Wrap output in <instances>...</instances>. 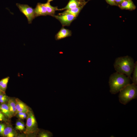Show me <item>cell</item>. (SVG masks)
I'll return each instance as SVG.
<instances>
[{"label":"cell","instance_id":"6da1fadb","mask_svg":"<svg viewBox=\"0 0 137 137\" xmlns=\"http://www.w3.org/2000/svg\"><path fill=\"white\" fill-rule=\"evenodd\" d=\"M134 63L133 59L128 56L119 57L115 60L114 66L116 72L126 75L130 79Z\"/></svg>","mask_w":137,"mask_h":137},{"label":"cell","instance_id":"7a4b0ae2","mask_svg":"<svg viewBox=\"0 0 137 137\" xmlns=\"http://www.w3.org/2000/svg\"><path fill=\"white\" fill-rule=\"evenodd\" d=\"M130 79L123 74L115 72L110 76L109 80L110 92L115 94L130 84Z\"/></svg>","mask_w":137,"mask_h":137},{"label":"cell","instance_id":"3957f363","mask_svg":"<svg viewBox=\"0 0 137 137\" xmlns=\"http://www.w3.org/2000/svg\"><path fill=\"white\" fill-rule=\"evenodd\" d=\"M136 85L132 83L127 85L120 92L119 100L121 103L126 105L137 96V87Z\"/></svg>","mask_w":137,"mask_h":137},{"label":"cell","instance_id":"277c9868","mask_svg":"<svg viewBox=\"0 0 137 137\" xmlns=\"http://www.w3.org/2000/svg\"><path fill=\"white\" fill-rule=\"evenodd\" d=\"M25 131L24 133L26 136H37L39 130L34 114L31 110L27 112Z\"/></svg>","mask_w":137,"mask_h":137},{"label":"cell","instance_id":"5b68a950","mask_svg":"<svg viewBox=\"0 0 137 137\" xmlns=\"http://www.w3.org/2000/svg\"><path fill=\"white\" fill-rule=\"evenodd\" d=\"M16 5L27 18L28 23H31L33 20L36 17L34 9L26 4L16 3Z\"/></svg>","mask_w":137,"mask_h":137},{"label":"cell","instance_id":"8992f818","mask_svg":"<svg viewBox=\"0 0 137 137\" xmlns=\"http://www.w3.org/2000/svg\"><path fill=\"white\" fill-rule=\"evenodd\" d=\"M53 16L58 20L62 26H69L76 17L73 15L67 13H59L58 15H54Z\"/></svg>","mask_w":137,"mask_h":137},{"label":"cell","instance_id":"52a82bcc","mask_svg":"<svg viewBox=\"0 0 137 137\" xmlns=\"http://www.w3.org/2000/svg\"><path fill=\"white\" fill-rule=\"evenodd\" d=\"M15 100L16 109V114L19 112L27 113L30 110L28 106L19 98H16Z\"/></svg>","mask_w":137,"mask_h":137},{"label":"cell","instance_id":"ba28073f","mask_svg":"<svg viewBox=\"0 0 137 137\" xmlns=\"http://www.w3.org/2000/svg\"><path fill=\"white\" fill-rule=\"evenodd\" d=\"M18 133L16 130L14 129L11 125L9 123L6 125L4 130L3 136L7 137H17Z\"/></svg>","mask_w":137,"mask_h":137},{"label":"cell","instance_id":"9c48e42d","mask_svg":"<svg viewBox=\"0 0 137 137\" xmlns=\"http://www.w3.org/2000/svg\"><path fill=\"white\" fill-rule=\"evenodd\" d=\"M34 10L36 17L47 15V9L44 4L38 3Z\"/></svg>","mask_w":137,"mask_h":137},{"label":"cell","instance_id":"30bf717a","mask_svg":"<svg viewBox=\"0 0 137 137\" xmlns=\"http://www.w3.org/2000/svg\"><path fill=\"white\" fill-rule=\"evenodd\" d=\"M72 35L71 31L62 27L55 36L56 40H59L67 37L71 36Z\"/></svg>","mask_w":137,"mask_h":137},{"label":"cell","instance_id":"8fae6325","mask_svg":"<svg viewBox=\"0 0 137 137\" xmlns=\"http://www.w3.org/2000/svg\"><path fill=\"white\" fill-rule=\"evenodd\" d=\"M7 103L12 117L15 116L16 111L15 99L10 98Z\"/></svg>","mask_w":137,"mask_h":137},{"label":"cell","instance_id":"7c38bea8","mask_svg":"<svg viewBox=\"0 0 137 137\" xmlns=\"http://www.w3.org/2000/svg\"><path fill=\"white\" fill-rule=\"evenodd\" d=\"M81 3L77 0H70L66 6L64 8L58 9V10H68L81 6Z\"/></svg>","mask_w":137,"mask_h":137},{"label":"cell","instance_id":"4fadbf2b","mask_svg":"<svg viewBox=\"0 0 137 137\" xmlns=\"http://www.w3.org/2000/svg\"><path fill=\"white\" fill-rule=\"evenodd\" d=\"M0 111L3 113L8 119L12 117L10 113L7 103L0 104Z\"/></svg>","mask_w":137,"mask_h":137},{"label":"cell","instance_id":"5bb4252c","mask_svg":"<svg viewBox=\"0 0 137 137\" xmlns=\"http://www.w3.org/2000/svg\"><path fill=\"white\" fill-rule=\"evenodd\" d=\"M120 7L123 9H134L135 6L131 0H125L121 4Z\"/></svg>","mask_w":137,"mask_h":137},{"label":"cell","instance_id":"9a60e30c","mask_svg":"<svg viewBox=\"0 0 137 137\" xmlns=\"http://www.w3.org/2000/svg\"><path fill=\"white\" fill-rule=\"evenodd\" d=\"M44 4L46 8L47 15L53 16L54 15L55 11L58 10L57 7L52 6L49 2H47Z\"/></svg>","mask_w":137,"mask_h":137},{"label":"cell","instance_id":"2e32d148","mask_svg":"<svg viewBox=\"0 0 137 137\" xmlns=\"http://www.w3.org/2000/svg\"><path fill=\"white\" fill-rule=\"evenodd\" d=\"M82 7V6H80L66 10L62 13L70 14L76 17L78 15Z\"/></svg>","mask_w":137,"mask_h":137},{"label":"cell","instance_id":"e0dca14e","mask_svg":"<svg viewBox=\"0 0 137 137\" xmlns=\"http://www.w3.org/2000/svg\"><path fill=\"white\" fill-rule=\"evenodd\" d=\"M9 79V77H7L0 80V90L4 93H5Z\"/></svg>","mask_w":137,"mask_h":137},{"label":"cell","instance_id":"ac0fdd59","mask_svg":"<svg viewBox=\"0 0 137 137\" xmlns=\"http://www.w3.org/2000/svg\"><path fill=\"white\" fill-rule=\"evenodd\" d=\"M52 133L48 131L39 129L37 136L39 137H51L53 136Z\"/></svg>","mask_w":137,"mask_h":137},{"label":"cell","instance_id":"d6986e66","mask_svg":"<svg viewBox=\"0 0 137 137\" xmlns=\"http://www.w3.org/2000/svg\"><path fill=\"white\" fill-rule=\"evenodd\" d=\"M25 123L22 120L18 119L16 122L15 128L16 130L23 131L24 133L25 131Z\"/></svg>","mask_w":137,"mask_h":137},{"label":"cell","instance_id":"ffe728a7","mask_svg":"<svg viewBox=\"0 0 137 137\" xmlns=\"http://www.w3.org/2000/svg\"><path fill=\"white\" fill-rule=\"evenodd\" d=\"M133 77L131 78L133 83L136 85L137 84V62H136L134 63L133 69Z\"/></svg>","mask_w":137,"mask_h":137},{"label":"cell","instance_id":"44dd1931","mask_svg":"<svg viewBox=\"0 0 137 137\" xmlns=\"http://www.w3.org/2000/svg\"><path fill=\"white\" fill-rule=\"evenodd\" d=\"M10 98L6 95L5 93L0 94V102L1 104L7 103Z\"/></svg>","mask_w":137,"mask_h":137},{"label":"cell","instance_id":"7402d4cb","mask_svg":"<svg viewBox=\"0 0 137 137\" xmlns=\"http://www.w3.org/2000/svg\"><path fill=\"white\" fill-rule=\"evenodd\" d=\"M18 119L23 120L26 118L27 116V113L23 112H19L17 113L15 115Z\"/></svg>","mask_w":137,"mask_h":137},{"label":"cell","instance_id":"603a6c76","mask_svg":"<svg viewBox=\"0 0 137 137\" xmlns=\"http://www.w3.org/2000/svg\"><path fill=\"white\" fill-rule=\"evenodd\" d=\"M9 119L2 112L0 111V121H4L7 124L8 123Z\"/></svg>","mask_w":137,"mask_h":137},{"label":"cell","instance_id":"cb8c5ba5","mask_svg":"<svg viewBox=\"0 0 137 137\" xmlns=\"http://www.w3.org/2000/svg\"><path fill=\"white\" fill-rule=\"evenodd\" d=\"M6 125L4 123H0V134L3 136V132Z\"/></svg>","mask_w":137,"mask_h":137},{"label":"cell","instance_id":"d4e9b609","mask_svg":"<svg viewBox=\"0 0 137 137\" xmlns=\"http://www.w3.org/2000/svg\"><path fill=\"white\" fill-rule=\"evenodd\" d=\"M107 2L110 5H116L115 0H106Z\"/></svg>","mask_w":137,"mask_h":137},{"label":"cell","instance_id":"484cf974","mask_svg":"<svg viewBox=\"0 0 137 137\" xmlns=\"http://www.w3.org/2000/svg\"><path fill=\"white\" fill-rule=\"evenodd\" d=\"M115 2L121 4L125 0H115Z\"/></svg>","mask_w":137,"mask_h":137},{"label":"cell","instance_id":"4316f807","mask_svg":"<svg viewBox=\"0 0 137 137\" xmlns=\"http://www.w3.org/2000/svg\"><path fill=\"white\" fill-rule=\"evenodd\" d=\"M53 0H47V2H50L53 1Z\"/></svg>","mask_w":137,"mask_h":137},{"label":"cell","instance_id":"83f0119b","mask_svg":"<svg viewBox=\"0 0 137 137\" xmlns=\"http://www.w3.org/2000/svg\"><path fill=\"white\" fill-rule=\"evenodd\" d=\"M3 93H4L3 92L1 91L0 90V94Z\"/></svg>","mask_w":137,"mask_h":137}]
</instances>
